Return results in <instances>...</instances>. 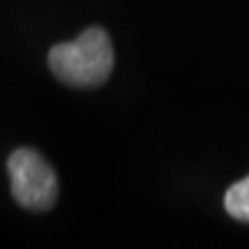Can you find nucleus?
Segmentation results:
<instances>
[{"instance_id":"obj_2","label":"nucleus","mask_w":249,"mask_h":249,"mask_svg":"<svg viewBox=\"0 0 249 249\" xmlns=\"http://www.w3.org/2000/svg\"><path fill=\"white\" fill-rule=\"evenodd\" d=\"M15 201L34 212H46L58 199V181L52 166L36 150L19 147L6 162Z\"/></svg>"},{"instance_id":"obj_3","label":"nucleus","mask_w":249,"mask_h":249,"mask_svg":"<svg viewBox=\"0 0 249 249\" xmlns=\"http://www.w3.org/2000/svg\"><path fill=\"white\" fill-rule=\"evenodd\" d=\"M224 208L235 220L249 222V177L229 187L224 196Z\"/></svg>"},{"instance_id":"obj_1","label":"nucleus","mask_w":249,"mask_h":249,"mask_svg":"<svg viewBox=\"0 0 249 249\" xmlns=\"http://www.w3.org/2000/svg\"><path fill=\"white\" fill-rule=\"evenodd\" d=\"M48 65L56 79L73 88H98L114 67V50L102 27H89L73 42L52 46Z\"/></svg>"}]
</instances>
